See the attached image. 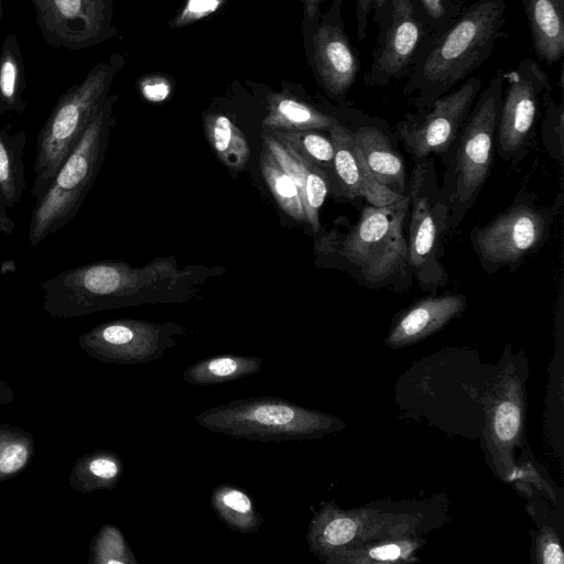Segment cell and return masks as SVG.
Returning <instances> with one entry per match:
<instances>
[{
    "mask_svg": "<svg viewBox=\"0 0 564 564\" xmlns=\"http://www.w3.org/2000/svg\"><path fill=\"white\" fill-rule=\"evenodd\" d=\"M480 77H470L436 99L429 108L410 112L397 123L394 135L414 161L447 151L463 128L480 90Z\"/></svg>",
    "mask_w": 564,
    "mask_h": 564,
    "instance_id": "8fae6325",
    "label": "cell"
},
{
    "mask_svg": "<svg viewBox=\"0 0 564 564\" xmlns=\"http://www.w3.org/2000/svg\"><path fill=\"white\" fill-rule=\"evenodd\" d=\"M263 359L252 356L225 354L200 359L182 375L185 382L195 386H212L236 381L258 373Z\"/></svg>",
    "mask_w": 564,
    "mask_h": 564,
    "instance_id": "7402d4cb",
    "label": "cell"
},
{
    "mask_svg": "<svg viewBox=\"0 0 564 564\" xmlns=\"http://www.w3.org/2000/svg\"><path fill=\"white\" fill-rule=\"evenodd\" d=\"M375 21L379 33L364 83L383 87L409 75L431 33L415 0H388Z\"/></svg>",
    "mask_w": 564,
    "mask_h": 564,
    "instance_id": "30bf717a",
    "label": "cell"
},
{
    "mask_svg": "<svg viewBox=\"0 0 564 564\" xmlns=\"http://www.w3.org/2000/svg\"><path fill=\"white\" fill-rule=\"evenodd\" d=\"M505 24V0H478L464 8L445 31L430 39L404 85L414 111L429 108L480 67L507 35Z\"/></svg>",
    "mask_w": 564,
    "mask_h": 564,
    "instance_id": "7a4b0ae2",
    "label": "cell"
},
{
    "mask_svg": "<svg viewBox=\"0 0 564 564\" xmlns=\"http://www.w3.org/2000/svg\"><path fill=\"white\" fill-rule=\"evenodd\" d=\"M417 544L411 540L398 539L370 546L344 547L332 553L327 564L399 563L412 561Z\"/></svg>",
    "mask_w": 564,
    "mask_h": 564,
    "instance_id": "83f0119b",
    "label": "cell"
},
{
    "mask_svg": "<svg viewBox=\"0 0 564 564\" xmlns=\"http://www.w3.org/2000/svg\"><path fill=\"white\" fill-rule=\"evenodd\" d=\"M141 90L150 100L159 101L164 99L170 93V85L164 78L154 77L142 82Z\"/></svg>",
    "mask_w": 564,
    "mask_h": 564,
    "instance_id": "8d00e7d4",
    "label": "cell"
},
{
    "mask_svg": "<svg viewBox=\"0 0 564 564\" xmlns=\"http://www.w3.org/2000/svg\"><path fill=\"white\" fill-rule=\"evenodd\" d=\"M88 562L91 564H138L121 530L104 524L91 539Z\"/></svg>",
    "mask_w": 564,
    "mask_h": 564,
    "instance_id": "4dcf8cb0",
    "label": "cell"
},
{
    "mask_svg": "<svg viewBox=\"0 0 564 564\" xmlns=\"http://www.w3.org/2000/svg\"><path fill=\"white\" fill-rule=\"evenodd\" d=\"M204 126L207 140L223 164L232 172L243 170L250 158V147L240 129L220 113L206 116Z\"/></svg>",
    "mask_w": 564,
    "mask_h": 564,
    "instance_id": "484cf974",
    "label": "cell"
},
{
    "mask_svg": "<svg viewBox=\"0 0 564 564\" xmlns=\"http://www.w3.org/2000/svg\"><path fill=\"white\" fill-rule=\"evenodd\" d=\"M115 96H106L47 191L35 200L28 239L32 247L64 228L78 213L104 163L113 124Z\"/></svg>",
    "mask_w": 564,
    "mask_h": 564,
    "instance_id": "277c9868",
    "label": "cell"
},
{
    "mask_svg": "<svg viewBox=\"0 0 564 564\" xmlns=\"http://www.w3.org/2000/svg\"><path fill=\"white\" fill-rule=\"evenodd\" d=\"M6 209L0 200V235H11L15 229V223L10 218Z\"/></svg>",
    "mask_w": 564,
    "mask_h": 564,
    "instance_id": "f35d334b",
    "label": "cell"
},
{
    "mask_svg": "<svg viewBox=\"0 0 564 564\" xmlns=\"http://www.w3.org/2000/svg\"><path fill=\"white\" fill-rule=\"evenodd\" d=\"M532 46L549 65L564 54V0H522Z\"/></svg>",
    "mask_w": 564,
    "mask_h": 564,
    "instance_id": "d6986e66",
    "label": "cell"
},
{
    "mask_svg": "<svg viewBox=\"0 0 564 564\" xmlns=\"http://www.w3.org/2000/svg\"><path fill=\"white\" fill-rule=\"evenodd\" d=\"M343 0H335L312 35V59L317 79L326 94L344 105L355 84L360 62L351 46L341 18Z\"/></svg>",
    "mask_w": 564,
    "mask_h": 564,
    "instance_id": "9a60e30c",
    "label": "cell"
},
{
    "mask_svg": "<svg viewBox=\"0 0 564 564\" xmlns=\"http://www.w3.org/2000/svg\"><path fill=\"white\" fill-rule=\"evenodd\" d=\"M544 117L541 123V140L549 155L563 167L564 163V106L550 94L543 104Z\"/></svg>",
    "mask_w": 564,
    "mask_h": 564,
    "instance_id": "1f68e13d",
    "label": "cell"
},
{
    "mask_svg": "<svg viewBox=\"0 0 564 564\" xmlns=\"http://www.w3.org/2000/svg\"><path fill=\"white\" fill-rule=\"evenodd\" d=\"M466 306L467 299L459 293L436 294L421 299L400 315L387 343L399 347L416 341L460 315Z\"/></svg>",
    "mask_w": 564,
    "mask_h": 564,
    "instance_id": "ac0fdd59",
    "label": "cell"
},
{
    "mask_svg": "<svg viewBox=\"0 0 564 564\" xmlns=\"http://www.w3.org/2000/svg\"><path fill=\"white\" fill-rule=\"evenodd\" d=\"M405 521L390 519L376 510H340L333 501L312 518L306 541L322 561L335 551L365 543L378 536H398L405 532Z\"/></svg>",
    "mask_w": 564,
    "mask_h": 564,
    "instance_id": "5bb4252c",
    "label": "cell"
},
{
    "mask_svg": "<svg viewBox=\"0 0 564 564\" xmlns=\"http://www.w3.org/2000/svg\"><path fill=\"white\" fill-rule=\"evenodd\" d=\"M409 207V193L392 206L367 204L352 224L326 234L318 250L361 286L405 292L414 282L406 238Z\"/></svg>",
    "mask_w": 564,
    "mask_h": 564,
    "instance_id": "6da1fadb",
    "label": "cell"
},
{
    "mask_svg": "<svg viewBox=\"0 0 564 564\" xmlns=\"http://www.w3.org/2000/svg\"><path fill=\"white\" fill-rule=\"evenodd\" d=\"M562 207V194L551 206L540 204L525 189L495 218L475 226L469 234L471 248L481 269L494 274L505 268L514 271L547 242Z\"/></svg>",
    "mask_w": 564,
    "mask_h": 564,
    "instance_id": "52a82bcc",
    "label": "cell"
},
{
    "mask_svg": "<svg viewBox=\"0 0 564 564\" xmlns=\"http://www.w3.org/2000/svg\"><path fill=\"white\" fill-rule=\"evenodd\" d=\"M26 133H10L0 127V200L6 208L14 207L26 188L24 150Z\"/></svg>",
    "mask_w": 564,
    "mask_h": 564,
    "instance_id": "603a6c76",
    "label": "cell"
},
{
    "mask_svg": "<svg viewBox=\"0 0 564 564\" xmlns=\"http://www.w3.org/2000/svg\"><path fill=\"white\" fill-rule=\"evenodd\" d=\"M521 412L512 400L502 401L495 411L494 430L496 437L502 443L513 442L520 430Z\"/></svg>",
    "mask_w": 564,
    "mask_h": 564,
    "instance_id": "836d02e7",
    "label": "cell"
},
{
    "mask_svg": "<svg viewBox=\"0 0 564 564\" xmlns=\"http://www.w3.org/2000/svg\"><path fill=\"white\" fill-rule=\"evenodd\" d=\"M123 473L118 454L109 449H95L78 457L68 476L70 488L80 494L112 490Z\"/></svg>",
    "mask_w": 564,
    "mask_h": 564,
    "instance_id": "44dd1931",
    "label": "cell"
},
{
    "mask_svg": "<svg viewBox=\"0 0 564 564\" xmlns=\"http://www.w3.org/2000/svg\"><path fill=\"white\" fill-rule=\"evenodd\" d=\"M194 420L212 432L259 442L315 438L343 425L332 415L274 397L234 400L205 410Z\"/></svg>",
    "mask_w": 564,
    "mask_h": 564,
    "instance_id": "5b68a950",
    "label": "cell"
},
{
    "mask_svg": "<svg viewBox=\"0 0 564 564\" xmlns=\"http://www.w3.org/2000/svg\"><path fill=\"white\" fill-rule=\"evenodd\" d=\"M271 131L318 167L327 176L330 188L337 193L334 172V147L329 135L326 137L317 130Z\"/></svg>",
    "mask_w": 564,
    "mask_h": 564,
    "instance_id": "f1b7e54d",
    "label": "cell"
},
{
    "mask_svg": "<svg viewBox=\"0 0 564 564\" xmlns=\"http://www.w3.org/2000/svg\"><path fill=\"white\" fill-rule=\"evenodd\" d=\"M408 193L406 238L413 278L422 291L436 295L449 278L443 264L447 213L433 156L414 161Z\"/></svg>",
    "mask_w": 564,
    "mask_h": 564,
    "instance_id": "ba28073f",
    "label": "cell"
},
{
    "mask_svg": "<svg viewBox=\"0 0 564 564\" xmlns=\"http://www.w3.org/2000/svg\"><path fill=\"white\" fill-rule=\"evenodd\" d=\"M185 333L186 328L175 323L119 318L96 325L77 341L89 357L99 361L138 365L161 358Z\"/></svg>",
    "mask_w": 564,
    "mask_h": 564,
    "instance_id": "7c38bea8",
    "label": "cell"
},
{
    "mask_svg": "<svg viewBox=\"0 0 564 564\" xmlns=\"http://www.w3.org/2000/svg\"><path fill=\"white\" fill-rule=\"evenodd\" d=\"M3 17V0H0V22Z\"/></svg>",
    "mask_w": 564,
    "mask_h": 564,
    "instance_id": "60d3db41",
    "label": "cell"
},
{
    "mask_svg": "<svg viewBox=\"0 0 564 564\" xmlns=\"http://www.w3.org/2000/svg\"><path fill=\"white\" fill-rule=\"evenodd\" d=\"M303 2L305 13L310 20H313L316 15H318L319 4L324 0H301Z\"/></svg>",
    "mask_w": 564,
    "mask_h": 564,
    "instance_id": "ab89813d",
    "label": "cell"
},
{
    "mask_svg": "<svg viewBox=\"0 0 564 564\" xmlns=\"http://www.w3.org/2000/svg\"><path fill=\"white\" fill-rule=\"evenodd\" d=\"M118 62L117 56H112L110 63L96 64L80 83L73 85L57 99L36 138L34 178L30 192L35 200L47 191L107 96Z\"/></svg>",
    "mask_w": 564,
    "mask_h": 564,
    "instance_id": "8992f818",
    "label": "cell"
},
{
    "mask_svg": "<svg viewBox=\"0 0 564 564\" xmlns=\"http://www.w3.org/2000/svg\"><path fill=\"white\" fill-rule=\"evenodd\" d=\"M226 0H187L178 14L170 22V28H183L212 14Z\"/></svg>",
    "mask_w": 564,
    "mask_h": 564,
    "instance_id": "e575fe53",
    "label": "cell"
},
{
    "mask_svg": "<svg viewBox=\"0 0 564 564\" xmlns=\"http://www.w3.org/2000/svg\"><path fill=\"white\" fill-rule=\"evenodd\" d=\"M334 147V172L337 194L346 199L364 198L375 207L395 205L406 194L395 193L379 183L359 158L350 130L338 121L328 131Z\"/></svg>",
    "mask_w": 564,
    "mask_h": 564,
    "instance_id": "e0dca14e",
    "label": "cell"
},
{
    "mask_svg": "<svg viewBox=\"0 0 564 564\" xmlns=\"http://www.w3.org/2000/svg\"><path fill=\"white\" fill-rule=\"evenodd\" d=\"M262 123L268 130L328 132L338 119L295 97L274 94L269 98V112Z\"/></svg>",
    "mask_w": 564,
    "mask_h": 564,
    "instance_id": "ffe728a7",
    "label": "cell"
},
{
    "mask_svg": "<svg viewBox=\"0 0 564 564\" xmlns=\"http://www.w3.org/2000/svg\"><path fill=\"white\" fill-rule=\"evenodd\" d=\"M44 42L53 48L80 51L113 34L111 0H31Z\"/></svg>",
    "mask_w": 564,
    "mask_h": 564,
    "instance_id": "4fadbf2b",
    "label": "cell"
},
{
    "mask_svg": "<svg viewBox=\"0 0 564 564\" xmlns=\"http://www.w3.org/2000/svg\"><path fill=\"white\" fill-rule=\"evenodd\" d=\"M427 23L431 39L445 31L464 10V0H415Z\"/></svg>",
    "mask_w": 564,
    "mask_h": 564,
    "instance_id": "d6a6232c",
    "label": "cell"
},
{
    "mask_svg": "<svg viewBox=\"0 0 564 564\" xmlns=\"http://www.w3.org/2000/svg\"><path fill=\"white\" fill-rule=\"evenodd\" d=\"M388 0H356L357 37L364 40L368 20L373 12V20L379 15Z\"/></svg>",
    "mask_w": 564,
    "mask_h": 564,
    "instance_id": "d590c367",
    "label": "cell"
},
{
    "mask_svg": "<svg viewBox=\"0 0 564 564\" xmlns=\"http://www.w3.org/2000/svg\"><path fill=\"white\" fill-rule=\"evenodd\" d=\"M503 87V73L499 70L479 93L458 135L441 156L445 169L440 194L448 234L460 226L488 180Z\"/></svg>",
    "mask_w": 564,
    "mask_h": 564,
    "instance_id": "3957f363",
    "label": "cell"
},
{
    "mask_svg": "<svg viewBox=\"0 0 564 564\" xmlns=\"http://www.w3.org/2000/svg\"><path fill=\"white\" fill-rule=\"evenodd\" d=\"M210 506L215 514L232 531L240 533L258 532L263 518L252 498L241 488L220 484L210 492Z\"/></svg>",
    "mask_w": 564,
    "mask_h": 564,
    "instance_id": "cb8c5ba5",
    "label": "cell"
},
{
    "mask_svg": "<svg viewBox=\"0 0 564 564\" xmlns=\"http://www.w3.org/2000/svg\"><path fill=\"white\" fill-rule=\"evenodd\" d=\"M260 169L280 208L295 221L307 224L303 200L296 184L264 147L261 153Z\"/></svg>",
    "mask_w": 564,
    "mask_h": 564,
    "instance_id": "4316f807",
    "label": "cell"
},
{
    "mask_svg": "<svg viewBox=\"0 0 564 564\" xmlns=\"http://www.w3.org/2000/svg\"><path fill=\"white\" fill-rule=\"evenodd\" d=\"M35 453L32 434L15 425L0 424V481L20 474Z\"/></svg>",
    "mask_w": 564,
    "mask_h": 564,
    "instance_id": "f546056e",
    "label": "cell"
},
{
    "mask_svg": "<svg viewBox=\"0 0 564 564\" xmlns=\"http://www.w3.org/2000/svg\"><path fill=\"white\" fill-rule=\"evenodd\" d=\"M26 89L25 67L18 36L8 34L0 50V116L26 109L23 94Z\"/></svg>",
    "mask_w": 564,
    "mask_h": 564,
    "instance_id": "d4e9b609",
    "label": "cell"
},
{
    "mask_svg": "<svg viewBox=\"0 0 564 564\" xmlns=\"http://www.w3.org/2000/svg\"><path fill=\"white\" fill-rule=\"evenodd\" d=\"M503 82L496 153L506 163L517 165L533 147L541 107L552 94V86L541 65L530 57L503 73Z\"/></svg>",
    "mask_w": 564,
    "mask_h": 564,
    "instance_id": "9c48e42d",
    "label": "cell"
},
{
    "mask_svg": "<svg viewBox=\"0 0 564 564\" xmlns=\"http://www.w3.org/2000/svg\"><path fill=\"white\" fill-rule=\"evenodd\" d=\"M338 121L350 130L357 153L368 172L389 189L406 194V166L389 123L351 108H346L345 122Z\"/></svg>",
    "mask_w": 564,
    "mask_h": 564,
    "instance_id": "2e32d148",
    "label": "cell"
},
{
    "mask_svg": "<svg viewBox=\"0 0 564 564\" xmlns=\"http://www.w3.org/2000/svg\"><path fill=\"white\" fill-rule=\"evenodd\" d=\"M540 552L541 561L544 564H562L564 562L562 549L555 539L543 538Z\"/></svg>",
    "mask_w": 564,
    "mask_h": 564,
    "instance_id": "74e56055",
    "label": "cell"
}]
</instances>
